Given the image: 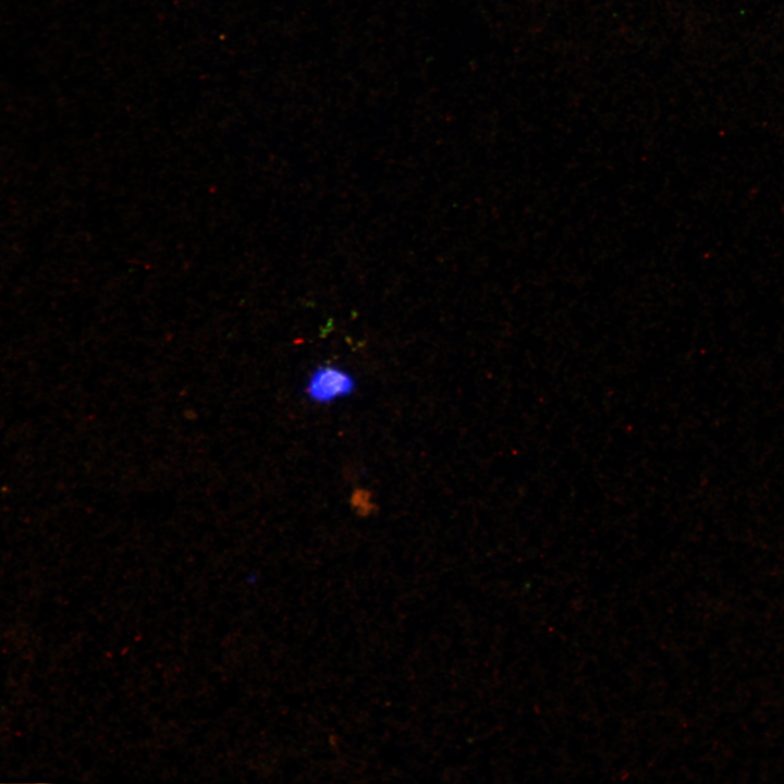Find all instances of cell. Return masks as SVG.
<instances>
[{
    "mask_svg": "<svg viewBox=\"0 0 784 784\" xmlns=\"http://www.w3.org/2000/svg\"><path fill=\"white\" fill-rule=\"evenodd\" d=\"M356 390L355 378L336 365H319L305 384L306 396L315 403H331L346 397Z\"/></svg>",
    "mask_w": 784,
    "mask_h": 784,
    "instance_id": "1",
    "label": "cell"
},
{
    "mask_svg": "<svg viewBox=\"0 0 784 784\" xmlns=\"http://www.w3.org/2000/svg\"><path fill=\"white\" fill-rule=\"evenodd\" d=\"M353 505L356 507L359 514H367L373 509L370 502V495L367 491L357 490L353 495Z\"/></svg>",
    "mask_w": 784,
    "mask_h": 784,
    "instance_id": "2",
    "label": "cell"
}]
</instances>
